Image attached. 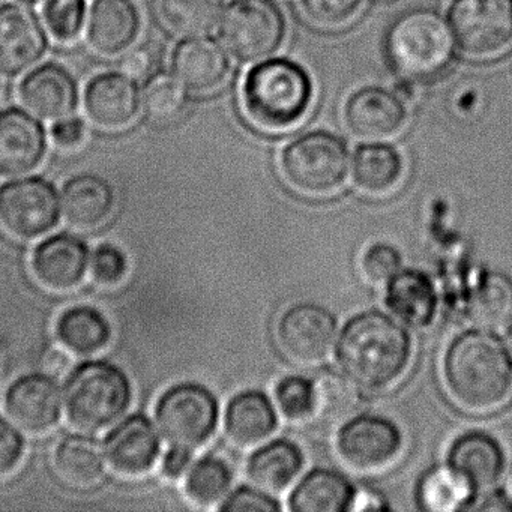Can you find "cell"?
I'll return each mask as SVG.
<instances>
[{
  "label": "cell",
  "instance_id": "6da1fadb",
  "mask_svg": "<svg viewBox=\"0 0 512 512\" xmlns=\"http://www.w3.org/2000/svg\"><path fill=\"white\" fill-rule=\"evenodd\" d=\"M341 373L361 392L394 386L412 361V337L403 323L379 310L356 314L335 344Z\"/></svg>",
  "mask_w": 512,
  "mask_h": 512
},
{
  "label": "cell",
  "instance_id": "7a4b0ae2",
  "mask_svg": "<svg viewBox=\"0 0 512 512\" xmlns=\"http://www.w3.org/2000/svg\"><path fill=\"white\" fill-rule=\"evenodd\" d=\"M442 373L448 394L461 409L490 412L511 394V347L496 331L475 326L451 341Z\"/></svg>",
  "mask_w": 512,
  "mask_h": 512
},
{
  "label": "cell",
  "instance_id": "3957f363",
  "mask_svg": "<svg viewBox=\"0 0 512 512\" xmlns=\"http://www.w3.org/2000/svg\"><path fill=\"white\" fill-rule=\"evenodd\" d=\"M313 80L304 67L286 58L260 62L248 71L242 103L250 121L266 131L295 127L310 110Z\"/></svg>",
  "mask_w": 512,
  "mask_h": 512
},
{
  "label": "cell",
  "instance_id": "277c9868",
  "mask_svg": "<svg viewBox=\"0 0 512 512\" xmlns=\"http://www.w3.org/2000/svg\"><path fill=\"white\" fill-rule=\"evenodd\" d=\"M454 46L451 26L439 13L407 11L386 32V61L404 80L428 82L448 70Z\"/></svg>",
  "mask_w": 512,
  "mask_h": 512
},
{
  "label": "cell",
  "instance_id": "5b68a950",
  "mask_svg": "<svg viewBox=\"0 0 512 512\" xmlns=\"http://www.w3.org/2000/svg\"><path fill=\"white\" fill-rule=\"evenodd\" d=\"M62 394L68 422L77 430L97 433L127 413L133 401V385L119 365L106 359H89L71 371Z\"/></svg>",
  "mask_w": 512,
  "mask_h": 512
},
{
  "label": "cell",
  "instance_id": "8992f818",
  "mask_svg": "<svg viewBox=\"0 0 512 512\" xmlns=\"http://www.w3.org/2000/svg\"><path fill=\"white\" fill-rule=\"evenodd\" d=\"M346 143L328 131H311L284 148L280 172L286 184L307 197L337 193L350 173Z\"/></svg>",
  "mask_w": 512,
  "mask_h": 512
},
{
  "label": "cell",
  "instance_id": "52a82bcc",
  "mask_svg": "<svg viewBox=\"0 0 512 512\" xmlns=\"http://www.w3.org/2000/svg\"><path fill=\"white\" fill-rule=\"evenodd\" d=\"M155 421L167 445L196 451L214 436L220 404L202 383H175L158 398Z\"/></svg>",
  "mask_w": 512,
  "mask_h": 512
},
{
  "label": "cell",
  "instance_id": "ba28073f",
  "mask_svg": "<svg viewBox=\"0 0 512 512\" xmlns=\"http://www.w3.org/2000/svg\"><path fill=\"white\" fill-rule=\"evenodd\" d=\"M218 25L227 52L244 64L274 55L287 32L286 17L274 0H233Z\"/></svg>",
  "mask_w": 512,
  "mask_h": 512
},
{
  "label": "cell",
  "instance_id": "9c48e42d",
  "mask_svg": "<svg viewBox=\"0 0 512 512\" xmlns=\"http://www.w3.org/2000/svg\"><path fill=\"white\" fill-rule=\"evenodd\" d=\"M448 17L464 55L493 58L512 44V0H454Z\"/></svg>",
  "mask_w": 512,
  "mask_h": 512
},
{
  "label": "cell",
  "instance_id": "30bf717a",
  "mask_svg": "<svg viewBox=\"0 0 512 512\" xmlns=\"http://www.w3.org/2000/svg\"><path fill=\"white\" fill-rule=\"evenodd\" d=\"M338 334L334 313L314 302H299L287 308L275 326L281 352L302 367L323 364L334 352Z\"/></svg>",
  "mask_w": 512,
  "mask_h": 512
},
{
  "label": "cell",
  "instance_id": "8fae6325",
  "mask_svg": "<svg viewBox=\"0 0 512 512\" xmlns=\"http://www.w3.org/2000/svg\"><path fill=\"white\" fill-rule=\"evenodd\" d=\"M61 214V196L47 179L32 176L0 187V226L16 238L46 235Z\"/></svg>",
  "mask_w": 512,
  "mask_h": 512
},
{
  "label": "cell",
  "instance_id": "7c38bea8",
  "mask_svg": "<svg viewBox=\"0 0 512 512\" xmlns=\"http://www.w3.org/2000/svg\"><path fill=\"white\" fill-rule=\"evenodd\" d=\"M337 452L341 461L356 472H379L391 466L403 451L400 428L382 415L350 416L337 431Z\"/></svg>",
  "mask_w": 512,
  "mask_h": 512
},
{
  "label": "cell",
  "instance_id": "4fadbf2b",
  "mask_svg": "<svg viewBox=\"0 0 512 512\" xmlns=\"http://www.w3.org/2000/svg\"><path fill=\"white\" fill-rule=\"evenodd\" d=\"M62 409L64 394L49 374L20 376L5 395V412L11 422L29 434H43L55 428Z\"/></svg>",
  "mask_w": 512,
  "mask_h": 512
},
{
  "label": "cell",
  "instance_id": "5bb4252c",
  "mask_svg": "<svg viewBox=\"0 0 512 512\" xmlns=\"http://www.w3.org/2000/svg\"><path fill=\"white\" fill-rule=\"evenodd\" d=\"M347 130L359 139L379 142L398 136L409 113L403 98L383 88H362L347 98L343 109Z\"/></svg>",
  "mask_w": 512,
  "mask_h": 512
},
{
  "label": "cell",
  "instance_id": "9a60e30c",
  "mask_svg": "<svg viewBox=\"0 0 512 512\" xmlns=\"http://www.w3.org/2000/svg\"><path fill=\"white\" fill-rule=\"evenodd\" d=\"M107 464L122 476L151 472L160 458L161 440L151 419L134 413L119 421L104 439Z\"/></svg>",
  "mask_w": 512,
  "mask_h": 512
},
{
  "label": "cell",
  "instance_id": "2e32d148",
  "mask_svg": "<svg viewBox=\"0 0 512 512\" xmlns=\"http://www.w3.org/2000/svg\"><path fill=\"white\" fill-rule=\"evenodd\" d=\"M46 50V32L26 5L0 7V73L20 76L31 70Z\"/></svg>",
  "mask_w": 512,
  "mask_h": 512
},
{
  "label": "cell",
  "instance_id": "e0dca14e",
  "mask_svg": "<svg viewBox=\"0 0 512 512\" xmlns=\"http://www.w3.org/2000/svg\"><path fill=\"white\" fill-rule=\"evenodd\" d=\"M88 245L73 233L49 236L32 254V271L47 289L67 292L82 283L89 269Z\"/></svg>",
  "mask_w": 512,
  "mask_h": 512
},
{
  "label": "cell",
  "instance_id": "ac0fdd59",
  "mask_svg": "<svg viewBox=\"0 0 512 512\" xmlns=\"http://www.w3.org/2000/svg\"><path fill=\"white\" fill-rule=\"evenodd\" d=\"M46 133L40 122L23 110H0V175L34 172L46 155Z\"/></svg>",
  "mask_w": 512,
  "mask_h": 512
},
{
  "label": "cell",
  "instance_id": "d6986e66",
  "mask_svg": "<svg viewBox=\"0 0 512 512\" xmlns=\"http://www.w3.org/2000/svg\"><path fill=\"white\" fill-rule=\"evenodd\" d=\"M139 109V89L127 74H100L86 86V115L98 128L121 130L136 119Z\"/></svg>",
  "mask_w": 512,
  "mask_h": 512
},
{
  "label": "cell",
  "instance_id": "ffe728a7",
  "mask_svg": "<svg viewBox=\"0 0 512 512\" xmlns=\"http://www.w3.org/2000/svg\"><path fill=\"white\" fill-rule=\"evenodd\" d=\"M446 463L469 479L479 494L493 490L506 470V455L496 437L485 431L460 434L448 449Z\"/></svg>",
  "mask_w": 512,
  "mask_h": 512
},
{
  "label": "cell",
  "instance_id": "44dd1931",
  "mask_svg": "<svg viewBox=\"0 0 512 512\" xmlns=\"http://www.w3.org/2000/svg\"><path fill=\"white\" fill-rule=\"evenodd\" d=\"M278 413L274 401L262 391L248 389L229 401L224 413L227 439L239 449L259 448L272 439L278 428Z\"/></svg>",
  "mask_w": 512,
  "mask_h": 512
},
{
  "label": "cell",
  "instance_id": "7402d4cb",
  "mask_svg": "<svg viewBox=\"0 0 512 512\" xmlns=\"http://www.w3.org/2000/svg\"><path fill=\"white\" fill-rule=\"evenodd\" d=\"M23 106L44 121L70 118L77 107V86L71 74L55 64L32 71L20 85Z\"/></svg>",
  "mask_w": 512,
  "mask_h": 512
},
{
  "label": "cell",
  "instance_id": "603a6c76",
  "mask_svg": "<svg viewBox=\"0 0 512 512\" xmlns=\"http://www.w3.org/2000/svg\"><path fill=\"white\" fill-rule=\"evenodd\" d=\"M172 70L185 89L211 92L226 82L230 61L226 50L217 41L193 37L176 47Z\"/></svg>",
  "mask_w": 512,
  "mask_h": 512
},
{
  "label": "cell",
  "instance_id": "cb8c5ba5",
  "mask_svg": "<svg viewBox=\"0 0 512 512\" xmlns=\"http://www.w3.org/2000/svg\"><path fill=\"white\" fill-rule=\"evenodd\" d=\"M385 289L386 307L406 328H427L436 319L439 296L425 272L401 268Z\"/></svg>",
  "mask_w": 512,
  "mask_h": 512
},
{
  "label": "cell",
  "instance_id": "d4e9b609",
  "mask_svg": "<svg viewBox=\"0 0 512 512\" xmlns=\"http://www.w3.org/2000/svg\"><path fill=\"white\" fill-rule=\"evenodd\" d=\"M140 19L131 0H95L89 11V46L104 56L125 52L139 34Z\"/></svg>",
  "mask_w": 512,
  "mask_h": 512
},
{
  "label": "cell",
  "instance_id": "484cf974",
  "mask_svg": "<svg viewBox=\"0 0 512 512\" xmlns=\"http://www.w3.org/2000/svg\"><path fill=\"white\" fill-rule=\"evenodd\" d=\"M304 463V452L295 442L271 439L254 449L247 475L254 487L277 497L296 484Z\"/></svg>",
  "mask_w": 512,
  "mask_h": 512
},
{
  "label": "cell",
  "instance_id": "4316f807",
  "mask_svg": "<svg viewBox=\"0 0 512 512\" xmlns=\"http://www.w3.org/2000/svg\"><path fill=\"white\" fill-rule=\"evenodd\" d=\"M115 193L106 179L92 173L74 176L62 188L61 212L74 229L91 230L112 214Z\"/></svg>",
  "mask_w": 512,
  "mask_h": 512
},
{
  "label": "cell",
  "instance_id": "83f0119b",
  "mask_svg": "<svg viewBox=\"0 0 512 512\" xmlns=\"http://www.w3.org/2000/svg\"><path fill=\"white\" fill-rule=\"evenodd\" d=\"M356 488L344 473L316 467L302 476L290 491L289 509L295 512H346Z\"/></svg>",
  "mask_w": 512,
  "mask_h": 512
},
{
  "label": "cell",
  "instance_id": "f1b7e54d",
  "mask_svg": "<svg viewBox=\"0 0 512 512\" xmlns=\"http://www.w3.org/2000/svg\"><path fill=\"white\" fill-rule=\"evenodd\" d=\"M350 172L353 184L365 196H388L403 179L404 160L394 146L365 143L356 149Z\"/></svg>",
  "mask_w": 512,
  "mask_h": 512
},
{
  "label": "cell",
  "instance_id": "f546056e",
  "mask_svg": "<svg viewBox=\"0 0 512 512\" xmlns=\"http://www.w3.org/2000/svg\"><path fill=\"white\" fill-rule=\"evenodd\" d=\"M56 335L74 355L91 356L109 346L113 329L103 311L92 305H74L59 316Z\"/></svg>",
  "mask_w": 512,
  "mask_h": 512
},
{
  "label": "cell",
  "instance_id": "4dcf8cb0",
  "mask_svg": "<svg viewBox=\"0 0 512 512\" xmlns=\"http://www.w3.org/2000/svg\"><path fill=\"white\" fill-rule=\"evenodd\" d=\"M58 475L74 487H89L100 481L104 473V446L91 434L74 433L65 436L53 454Z\"/></svg>",
  "mask_w": 512,
  "mask_h": 512
},
{
  "label": "cell",
  "instance_id": "1f68e13d",
  "mask_svg": "<svg viewBox=\"0 0 512 512\" xmlns=\"http://www.w3.org/2000/svg\"><path fill=\"white\" fill-rule=\"evenodd\" d=\"M478 496L469 479L448 463L427 470L416 488L419 508L430 512L463 511L469 509Z\"/></svg>",
  "mask_w": 512,
  "mask_h": 512
},
{
  "label": "cell",
  "instance_id": "d6a6232c",
  "mask_svg": "<svg viewBox=\"0 0 512 512\" xmlns=\"http://www.w3.org/2000/svg\"><path fill=\"white\" fill-rule=\"evenodd\" d=\"M467 313L476 328L505 329L512 319V277L502 271L488 272L473 293Z\"/></svg>",
  "mask_w": 512,
  "mask_h": 512
},
{
  "label": "cell",
  "instance_id": "836d02e7",
  "mask_svg": "<svg viewBox=\"0 0 512 512\" xmlns=\"http://www.w3.org/2000/svg\"><path fill=\"white\" fill-rule=\"evenodd\" d=\"M233 470L217 455H205L185 475V494L200 508H217L233 490Z\"/></svg>",
  "mask_w": 512,
  "mask_h": 512
},
{
  "label": "cell",
  "instance_id": "e575fe53",
  "mask_svg": "<svg viewBox=\"0 0 512 512\" xmlns=\"http://www.w3.org/2000/svg\"><path fill=\"white\" fill-rule=\"evenodd\" d=\"M313 379L316 386V412L313 419H319L325 424L341 425L355 415L361 391L340 370L325 368Z\"/></svg>",
  "mask_w": 512,
  "mask_h": 512
},
{
  "label": "cell",
  "instance_id": "d590c367",
  "mask_svg": "<svg viewBox=\"0 0 512 512\" xmlns=\"http://www.w3.org/2000/svg\"><path fill=\"white\" fill-rule=\"evenodd\" d=\"M161 16L184 37H203L220 23L223 0H161Z\"/></svg>",
  "mask_w": 512,
  "mask_h": 512
},
{
  "label": "cell",
  "instance_id": "8d00e7d4",
  "mask_svg": "<svg viewBox=\"0 0 512 512\" xmlns=\"http://www.w3.org/2000/svg\"><path fill=\"white\" fill-rule=\"evenodd\" d=\"M274 400L278 413L287 421L295 424L310 421L316 412L314 379L301 374L283 377L275 385Z\"/></svg>",
  "mask_w": 512,
  "mask_h": 512
},
{
  "label": "cell",
  "instance_id": "74e56055",
  "mask_svg": "<svg viewBox=\"0 0 512 512\" xmlns=\"http://www.w3.org/2000/svg\"><path fill=\"white\" fill-rule=\"evenodd\" d=\"M187 104L182 83L169 74H160L149 80L143 91V110L154 122L166 124L181 115Z\"/></svg>",
  "mask_w": 512,
  "mask_h": 512
},
{
  "label": "cell",
  "instance_id": "f35d334b",
  "mask_svg": "<svg viewBox=\"0 0 512 512\" xmlns=\"http://www.w3.org/2000/svg\"><path fill=\"white\" fill-rule=\"evenodd\" d=\"M85 13V0H44V22L52 37L61 43H70L79 37Z\"/></svg>",
  "mask_w": 512,
  "mask_h": 512
},
{
  "label": "cell",
  "instance_id": "ab89813d",
  "mask_svg": "<svg viewBox=\"0 0 512 512\" xmlns=\"http://www.w3.org/2000/svg\"><path fill=\"white\" fill-rule=\"evenodd\" d=\"M403 268V257L394 245L376 242L362 253L359 271L365 283L373 287H386Z\"/></svg>",
  "mask_w": 512,
  "mask_h": 512
},
{
  "label": "cell",
  "instance_id": "60d3db41",
  "mask_svg": "<svg viewBox=\"0 0 512 512\" xmlns=\"http://www.w3.org/2000/svg\"><path fill=\"white\" fill-rule=\"evenodd\" d=\"M304 16L320 28L335 29L352 22L364 0H299Z\"/></svg>",
  "mask_w": 512,
  "mask_h": 512
},
{
  "label": "cell",
  "instance_id": "b9f144b4",
  "mask_svg": "<svg viewBox=\"0 0 512 512\" xmlns=\"http://www.w3.org/2000/svg\"><path fill=\"white\" fill-rule=\"evenodd\" d=\"M89 271L95 283L115 287L125 280L130 271L127 254L115 244H101L92 251Z\"/></svg>",
  "mask_w": 512,
  "mask_h": 512
},
{
  "label": "cell",
  "instance_id": "7bdbcfd3",
  "mask_svg": "<svg viewBox=\"0 0 512 512\" xmlns=\"http://www.w3.org/2000/svg\"><path fill=\"white\" fill-rule=\"evenodd\" d=\"M218 511L223 512H278L281 511L277 497L257 487H238L230 491Z\"/></svg>",
  "mask_w": 512,
  "mask_h": 512
},
{
  "label": "cell",
  "instance_id": "ee69618b",
  "mask_svg": "<svg viewBox=\"0 0 512 512\" xmlns=\"http://www.w3.org/2000/svg\"><path fill=\"white\" fill-rule=\"evenodd\" d=\"M25 454V437L13 422L0 416V476L10 475Z\"/></svg>",
  "mask_w": 512,
  "mask_h": 512
},
{
  "label": "cell",
  "instance_id": "f6af8a7d",
  "mask_svg": "<svg viewBox=\"0 0 512 512\" xmlns=\"http://www.w3.org/2000/svg\"><path fill=\"white\" fill-rule=\"evenodd\" d=\"M193 463V451L170 446L169 451L163 457L161 473L170 481H179V479L185 478Z\"/></svg>",
  "mask_w": 512,
  "mask_h": 512
},
{
  "label": "cell",
  "instance_id": "bcb514c9",
  "mask_svg": "<svg viewBox=\"0 0 512 512\" xmlns=\"http://www.w3.org/2000/svg\"><path fill=\"white\" fill-rule=\"evenodd\" d=\"M52 139L61 148H76L85 139V124L76 118L62 119L53 125Z\"/></svg>",
  "mask_w": 512,
  "mask_h": 512
},
{
  "label": "cell",
  "instance_id": "7dc6e473",
  "mask_svg": "<svg viewBox=\"0 0 512 512\" xmlns=\"http://www.w3.org/2000/svg\"><path fill=\"white\" fill-rule=\"evenodd\" d=\"M388 502L382 494L374 490H356L349 511H385Z\"/></svg>",
  "mask_w": 512,
  "mask_h": 512
},
{
  "label": "cell",
  "instance_id": "c3c4849f",
  "mask_svg": "<svg viewBox=\"0 0 512 512\" xmlns=\"http://www.w3.org/2000/svg\"><path fill=\"white\" fill-rule=\"evenodd\" d=\"M149 68H151V59L142 50L128 53L122 61V71L131 79H139V77L145 76Z\"/></svg>",
  "mask_w": 512,
  "mask_h": 512
},
{
  "label": "cell",
  "instance_id": "681fc988",
  "mask_svg": "<svg viewBox=\"0 0 512 512\" xmlns=\"http://www.w3.org/2000/svg\"><path fill=\"white\" fill-rule=\"evenodd\" d=\"M479 511L512 512V502L503 490H490L478 505Z\"/></svg>",
  "mask_w": 512,
  "mask_h": 512
},
{
  "label": "cell",
  "instance_id": "f907efd6",
  "mask_svg": "<svg viewBox=\"0 0 512 512\" xmlns=\"http://www.w3.org/2000/svg\"><path fill=\"white\" fill-rule=\"evenodd\" d=\"M47 365H49V370L55 371H64L65 368L70 365V358H68L67 353L62 352V350H53L49 356H47Z\"/></svg>",
  "mask_w": 512,
  "mask_h": 512
},
{
  "label": "cell",
  "instance_id": "816d5d0a",
  "mask_svg": "<svg viewBox=\"0 0 512 512\" xmlns=\"http://www.w3.org/2000/svg\"><path fill=\"white\" fill-rule=\"evenodd\" d=\"M502 490L505 491L506 496H508L509 500L512 502V464L505 472V484H503Z\"/></svg>",
  "mask_w": 512,
  "mask_h": 512
},
{
  "label": "cell",
  "instance_id": "f5cc1de1",
  "mask_svg": "<svg viewBox=\"0 0 512 512\" xmlns=\"http://www.w3.org/2000/svg\"><path fill=\"white\" fill-rule=\"evenodd\" d=\"M506 331V343L511 347L512 350V319L509 320L508 325L505 326Z\"/></svg>",
  "mask_w": 512,
  "mask_h": 512
},
{
  "label": "cell",
  "instance_id": "db71d44e",
  "mask_svg": "<svg viewBox=\"0 0 512 512\" xmlns=\"http://www.w3.org/2000/svg\"><path fill=\"white\" fill-rule=\"evenodd\" d=\"M19 2L26 5V7H32V5H37L40 0H19Z\"/></svg>",
  "mask_w": 512,
  "mask_h": 512
},
{
  "label": "cell",
  "instance_id": "11a10c76",
  "mask_svg": "<svg viewBox=\"0 0 512 512\" xmlns=\"http://www.w3.org/2000/svg\"><path fill=\"white\" fill-rule=\"evenodd\" d=\"M509 404H511V409H512V389H511V394H509Z\"/></svg>",
  "mask_w": 512,
  "mask_h": 512
}]
</instances>
